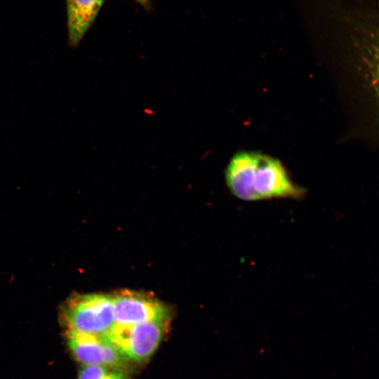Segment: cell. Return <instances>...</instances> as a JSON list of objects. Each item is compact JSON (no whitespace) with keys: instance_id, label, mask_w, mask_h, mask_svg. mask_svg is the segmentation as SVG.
<instances>
[{"instance_id":"cell-8","label":"cell","mask_w":379,"mask_h":379,"mask_svg":"<svg viewBox=\"0 0 379 379\" xmlns=\"http://www.w3.org/2000/svg\"><path fill=\"white\" fill-rule=\"evenodd\" d=\"M146 8H148L150 4V0H133Z\"/></svg>"},{"instance_id":"cell-6","label":"cell","mask_w":379,"mask_h":379,"mask_svg":"<svg viewBox=\"0 0 379 379\" xmlns=\"http://www.w3.org/2000/svg\"><path fill=\"white\" fill-rule=\"evenodd\" d=\"M105 0H66L68 42L77 47L93 23Z\"/></svg>"},{"instance_id":"cell-1","label":"cell","mask_w":379,"mask_h":379,"mask_svg":"<svg viewBox=\"0 0 379 379\" xmlns=\"http://www.w3.org/2000/svg\"><path fill=\"white\" fill-rule=\"evenodd\" d=\"M225 180L231 192L244 201L300 199L305 194L279 160L257 152L235 154L225 170Z\"/></svg>"},{"instance_id":"cell-7","label":"cell","mask_w":379,"mask_h":379,"mask_svg":"<svg viewBox=\"0 0 379 379\" xmlns=\"http://www.w3.org/2000/svg\"><path fill=\"white\" fill-rule=\"evenodd\" d=\"M130 375L123 365H84L78 379H129Z\"/></svg>"},{"instance_id":"cell-4","label":"cell","mask_w":379,"mask_h":379,"mask_svg":"<svg viewBox=\"0 0 379 379\" xmlns=\"http://www.w3.org/2000/svg\"><path fill=\"white\" fill-rule=\"evenodd\" d=\"M112 298L117 324H135L170 317L166 307L149 294L122 290Z\"/></svg>"},{"instance_id":"cell-2","label":"cell","mask_w":379,"mask_h":379,"mask_svg":"<svg viewBox=\"0 0 379 379\" xmlns=\"http://www.w3.org/2000/svg\"><path fill=\"white\" fill-rule=\"evenodd\" d=\"M62 320L66 331L107 334L115 325L112 295L84 294L72 298L64 307Z\"/></svg>"},{"instance_id":"cell-5","label":"cell","mask_w":379,"mask_h":379,"mask_svg":"<svg viewBox=\"0 0 379 379\" xmlns=\"http://www.w3.org/2000/svg\"><path fill=\"white\" fill-rule=\"evenodd\" d=\"M66 337L72 354L84 365H123L126 361L107 334L67 331Z\"/></svg>"},{"instance_id":"cell-3","label":"cell","mask_w":379,"mask_h":379,"mask_svg":"<svg viewBox=\"0 0 379 379\" xmlns=\"http://www.w3.org/2000/svg\"><path fill=\"white\" fill-rule=\"evenodd\" d=\"M170 318L171 316L128 325L115 324L107 335L126 360L144 361L158 348L168 329Z\"/></svg>"}]
</instances>
